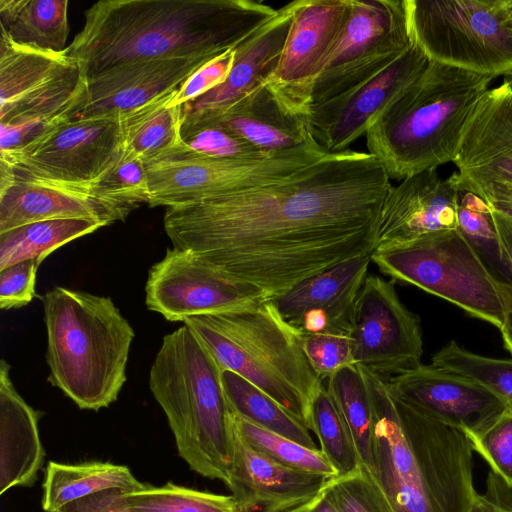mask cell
<instances>
[{
  "label": "cell",
  "instance_id": "obj_11",
  "mask_svg": "<svg viewBox=\"0 0 512 512\" xmlns=\"http://www.w3.org/2000/svg\"><path fill=\"white\" fill-rule=\"evenodd\" d=\"M123 154L121 113L79 117L49 128L30 144L0 162L9 165L14 180L37 181L86 194Z\"/></svg>",
  "mask_w": 512,
  "mask_h": 512
},
{
  "label": "cell",
  "instance_id": "obj_4",
  "mask_svg": "<svg viewBox=\"0 0 512 512\" xmlns=\"http://www.w3.org/2000/svg\"><path fill=\"white\" fill-rule=\"evenodd\" d=\"M495 77L429 60L368 128V153L397 180L452 162L469 116Z\"/></svg>",
  "mask_w": 512,
  "mask_h": 512
},
{
  "label": "cell",
  "instance_id": "obj_21",
  "mask_svg": "<svg viewBox=\"0 0 512 512\" xmlns=\"http://www.w3.org/2000/svg\"><path fill=\"white\" fill-rule=\"evenodd\" d=\"M218 56L141 59L106 69L86 79L85 102L78 118L133 110L179 89L198 69Z\"/></svg>",
  "mask_w": 512,
  "mask_h": 512
},
{
  "label": "cell",
  "instance_id": "obj_53",
  "mask_svg": "<svg viewBox=\"0 0 512 512\" xmlns=\"http://www.w3.org/2000/svg\"><path fill=\"white\" fill-rule=\"evenodd\" d=\"M503 83L510 89L512 92V70L503 74Z\"/></svg>",
  "mask_w": 512,
  "mask_h": 512
},
{
  "label": "cell",
  "instance_id": "obj_52",
  "mask_svg": "<svg viewBox=\"0 0 512 512\" xmlns=\"http://www.w3.org/2000/svg\"><path fill=\"white\" fill-rule=\"evenodd\" d=\"M503 1V8L504 12L506 14V18L512 27V0H502Z\"/></svg>",
  "mask_w": 512,
  "mask_h": 512
},
{
  "label": "cell",
  "instance_id": "obj_28",
  "mask_svg": "<svg viewBox=\"0 0 512 512\" xmlns=\"http://www.w3.org/2000/svg\"><path fill=\"white\" fill-rule=\"evenodd\" d=\"M145 486L124 465L100 461L78 464L49 461L44 476L42 507L46 512H58L71 502L101 491H134Z\"/></svg>",
  "mask_w": 512,
  "mask_h": 512
},
{
  "label": "cell",
  "instance_id": "obj_2",
  "mask_svg": "<svg viewBox=\"0 0 512 512\" xmlns=\"http://www.w3.org/2000/svg\"><path fill=\"white\" fill-rule=\"evenodd\" d=\"M276 13L254 0H103L85 11L66 51L86 79L134 60L218 56Z\"/></svg>",
  "mask_w": 512,
  "mask_h": 512
},
{
  "label": "cell",
  "instance_id": "obj_39",
  "mask_svg": "<svg viewBox=\"0 0 512 512\" xmlns=\"http://www.w3.org/2000/svg\"><path fill=\"white\" fill-rule=\"evenodd\" d=\"M87 193L132 211L143 203L148 204L150 191L145 162L122 156L114 168L88 188Z\"/></svg>",
  "mask_w": 512,
  "mask_h": 512
},
{
  "label": "cell",
  "instance_id": "obj_35",
  "mask_svg": "<svg viewBox=\"0 0 512 512\" xmlns=\"http://www.w3.org/2000/svg\"><path fill=\"white\" fill-rule=\"evenodd\" d=\"M119 498L137 512H238L231 496L198 491L172 483L119 491Z\"/></svg>",
  "mask_w": 512,
  "mask_h": 512
},
{
  "label": "cell",
  "instance_id": "obj_30",
  "mask_svg": "<svg viewBox=\"0 0 512 512\" xmlns=\"http://www.w3.org/2000/svg\"><path fill=\"white\" fill-rule=\"evenodd\" d=\"M177 90L121 113L123 158L145 162L182 141V106L170 105Z\"/></svg>",
  "mask_w": 512,
  "mask_h": 512
},
{
  "label": "cell",
  "instance_id": "obj_6",
  "mask_svg": "<svg viewBox=\"0 0 512 512\" xmlns=\"http://www.w3.org/2000/svg\"><path fill=\"white\" fill-rule=\"evenodd\" d=\"M149 387L181 458L196 473L227 484L235 453L232 413L219 366L187 325L163 337Z\"/></svg>",
  "mask_w": 512,
  "mask_h": 512
},
{
  "label": "cell",
  "instance_id": "obj_47",
  "mask_svg": "<svg viewBox=\"0 0 512 512\" xmlns=\"http://www.w3.org/2000/svg\"><path fill=\"white\" fill-rule=\"evenodd\" d=\"M120 489H109L71 502L58 512H137L119 498Z\"/></svg>",
  "mask_w": 512,
  "mask_h": 512
},
{
  "label": "cell",
  "instance_id": "obj_12",
  "mask_svg": "<svg viewBox=\"0 0 512 512\" xmlns=\"http://www.w3.org/2000/svg\"><path fill=\"white\" fill-rule=\"evenodd\" d=\"M85 95L86 78L66 49L20 45L1 32L0 125L78 118Z\"/></svg>",
  "mask_w": 512,
  "mask_h": 512
},
{
  "label": "cell",
  "instance_id": "obj_51",
  "mask_svg": "<svg viewBox=\"0 0 512 512\" xmlns=\"http://www.w3.org/2000/svg\"><path fill=\"white\" fill-rule=\"evenodd\" d=\"M471 512H502V510L487 501L483 495L478 494Z\"/></svg>",
  "mask_w": 512,
  "mask_h": 512
},
{
  "label": "cell",
  "instance_id": "obj_25",
  "mask_svg": "<svg viewBox=\"0 0 512 512\" xmlns=\"http://www.w3.org/2000/svg\"><path fill=\"white\" fill-rule=\"evenodd\" d=\"M131 211L81 191L15 179L0 192V233L54 219H89L107 226L125 220Z\"/></svg>",
  "mask_w": 512,
  "mask_h": 512
},
{
  "label": "cell",
  "instance_id": "obj_13",
  "mask_svg": "<svg viewBox=\"0 0 512 512\" xmlns=\"http://www.w3.org/2000/svg\"><path fill=\"white\" fill-rule=\"evenodd\" d=\"M410 43L403 0H351L347 20L315 80L310 110L383 71Z\"/></svg>",
  "mask_w": 512,
  "mask_h": 512
},
{
  "label": "cell",
  "instance_id": "obj_16",
  "mask_svg": "<svg viewBox=\"0 0 512 512\" xmlns=\"http://www.w3.org/2000/svg\"><path fill=\"white\" fill-rule=\"evenodd\" d=\"M351 0H297L278 63L266 85L289 112L307 117L315 80L349 14Z\"/></svg>",
  "mask_w": 512,
  "mask_h": 512
},
{
  "label": "cell",
  "instance_id": "obj_50",
  "mask_svg": "<svg viewBox=\"0 0 512 512\" xmlns=\"http://www.w3.org/2000/svg\"><path fill=\"white\" fill-rule=\"evenodd\" d=\"M511 292V306L507 321L500 330L505 349L512 355V279L507 280Z\"/></svg>",
  "mask_w": 512,
  "mask_h": 512
},
{
  "label": "cell",
  "instance_id": "obj_37",
  "mask_svg": "<svg viewBox=\"0 0 512 512\" xmlns=\"http://www.w3.org/2000/svg\"><path fill=\"white\" fill-rule=\"evenodd\" d=\"M232 413V412H231ZM236 433L253 450L283 466L336 477L337 472L320 449L307 448L293 440L258 427L232 413Z\"/></svg>",
  "mask_w": 512,
  "mask_h": 512
},
{
  "label": "cell",
  "instance_id": "obj_26",
  "mask_svg": "<svg viewBox=\"0 0 512 512\" xmlns=\"http://www.w3.org/2000/svg\"><path fill=\"white\" fill-rule=\"evenodd\" d=\"M370 262L371 254L348 259L268 301L293 329L304 313L320 310L329 316L335 330L350 332L351 312Z\"/></svg>",
  "mask_w": 512,
  "mask_h": 512
},
{
  "label": "cell",
  "instance_id": "obj_32",
  "mask_svg": "<svg viewBox=\"0 0 512 512\" xmlns=\"http://www.w3.org/2000/svg\"><path fill=\"white\" fill-rule=\"evenodd\" d=\"M89 219H54L0 233V271L26 260H43L59 247L105 227Z\"/></svg>",
  "mask_w": 512,
  "mask_h": 512
},
{
  "label": "cell",
  "instance_id": "obj_22",
  "mask_svg": "<svg viewBox=\"0 0 512 512\" xmlns=\"http://www.w3.org/2000/svg\"><path fill=\"white\" fill-rule=\"evenodd\" d=\"M234 437V461L226 485L238 512L293 511L313 501L333 478L278 464L249 447L235 430Z\"/></svg>",
  "mask_w": 512,
  "mask_h": 512
},
{
  "label": "cell",
  "instance_id": "obj_43",
  "mask_svg": "<svg viewBox=\"0 0 512 512\" xmlns=\"http://www.w3.org/2000/svg\"><path fill=\"white\" fill-rule=\"evenodd\" d=\"M473 193L490 208L498 259L512 274V184L492 183Z\"/></svg>",
  "mask_w": 512,
  "mask_h": 512
},
{
  "label": "cell",
  "instance_id": "obj_17",
  "mask_svg": "<svg viewBox=\"0 0 512 512\" xmlns=\"http://www.w3.org/2000/svg\"><path fill=\"white\" fill-rule=\"evenodd\" d=\"M428 57L413 42L383 71L351 91L310 110L316 143L327 153L349 149L374 119L423 72Z\"/></svg>",
  "mask_w": 512,
  "mask_h": 512
},
{
  "label": "cell",
  "instance_id": "obj_18",
  "mask_svg": "<svg viewBox=\"0 0 512 512\" xmlns=\"http://www.w3.org/2000/svg\"><path fill=\"white\" fill-rule=\"evenodd\" d=\"M460 191L456 171L442 178L436 169L408 176L391 186L382 203L373 251L458 228Z\"/></svg>",
  "mask_w": 512,
  "mask_h": 512
},
{
  "label": "cell",
  "instance_id": "obj_34",
  "mask_svg": "<svg viewBox=\"0 0 512 512\" xmlns=\"http://www.w3.org/2000/svg\"><path fill=\"white\" fill-rule=\"evenodd\" d=\"M309 430L316 434L320 450L337 476L351 474L361 466L351 433L324 385L311 401Z\"/></svg>",
  "mask_w": 512,
  "mask_h": 512
},
{
  "label": "cell",
  "instance_id": "obj_44",
  "mask_svg": "<svg viewBox=\"0 0 512 512\" xmlns=\"http://www.w3.org/2000/svg\"><path fill=\"white\" fill-rule=\"evenodd\" d=\"M458 229L478 252L480 248H489L497 254L496 236L490 208L475 193L460 191Z\"/></svg>",
  "mask_w": 512,
  "mask_h": 512
},
{
  "label": "cell",
  "instance_id": "obj_31",
  "mask_svg": "<svg viewBox=\"0 0 512 512\" xmlns=\"http://www.w3.org/2000/svg\"><path fill=\"white\" fill-rule=\"evenodd\" d=\"M221 383L235 415L265 430L317 449L309 429L254 384L230 371H221Z\"/></svg>",
  "mask_w": 512,
  "mask_h": 512
},
{
  "label": "cell",
  "instance_id": "obj_48",
  "mask_svg": "<svg viewBox=\"0 0 512 512\" xmlns=\"http://www.w3.org/2000/svg\"><path fill=\"white\" fill-rule=\"evenodd\" d=\"M484 498L502 511L512 510V488L505 480L490 470Z\"/></svg>",
  "mask_w": 512,
  "mask_h": 512
},
{
  "label": "cell",
  "instance_id": "obj_33",
  "mask_svg": "<svg viewBox=\"0 0 512 512\" xmlns=\"http://www.w3.org/2000/svg\"><path fill=\"white\" fill-rule=\"evenodd\" d=\"M326 388L351 433L361 465L373 473V405L362 369L354 364L339 369L327 379Z\"/></svg>",
  "mask_w": 512,
  "mask_h": 512
},
{
  "label": "cell",
  "instance_id": "obj_23",
  "mask_svg": "<svg viewBox=\"0 0 512 512\" xmlns=\"http://www.w3.org/2000/svg\"><path fill=\"white\" fill-rule=\"evenodd\" d=\"M296 4L297 0L278 9L273 18L235 47V60L227 78L182 105V121L216 115L269 79L282 52Z\"/></svg>",
  "mask_w": 512,
  "mask_h": 512
},
{
  "label": "cell",
  "instance_id": "obj_38",
  "mask_svg": "<svg viewBox=\"0 0 512 512\" xmlns=\"http://www.w3.org/2000/svg\"><path fill=\"white\" fill-rule=\"evenodd\" d=\"M324 493L338 512H395L371 471H356L329 480Z\"/></svg>",
  "mask_w": 512,
  "mask_h": 512
},
{
  "label": "cell",
  "instance_id": "obj_46",
  "mask_svg": "<svg viewBox=\"0 0 512 512\" xmlns=\"http://www.w3.org/2000/svg\"><path fill=\"white\" fill-rule=\"evenodd\" d=\"M234 60L235 48L202 66L177 90L170 105L182 106L221 84L227 78Z\"/></svg>",
  "mask_w": 512,
  "mask_h": 512
},
{
  "label": "cell",
  "instance_id": "obj_9",
  "mask_svg": "<svg viewBox=\"0 0 512 512\" xmlns=\"http://www.w3.org/2000/svg\"><path fill=\"white\" fill-rule=\"evenodd\" d=\"M410 42L429 60L480 74L512 70L502 0H403Z\"/></svg>",
  "mask_w": 512,
  "mask_h": 512
},
{
  "label": "cell",
  "instance_id": "obj_49",
  "mask_svg": "<svg viewBox=\"0 0 512 512\" xmlns=\"http://www.w3.org/2000/svg\"><path fill=\"white\" fill-rule=\"evenodd\" d=\"M290 512H338L327 498L324 490L310 503Z\"/></svg>",
  "mask_w": 512,
  "mask_h": 512
},
{
  "label": "cell",
  "instance_id": "obj_15",
  "mask_svg": "<svg viewBox=\"0 0 512 512\" xmlns=\"http://www.w3.org/2000/svg\"><path fill=\"white\" fill-rule=\"evenodd\" d=\"M145 293L147 308L172 322L268 299L260 288L227 275L188 250L174 247L150 268Z\"/></svg>",
  "mask_w": 512,
  "mask_h": 512
},
{
  "label": "cell",
  "instance_id": "obj_1",
  "mask_svg": "<svg viewBox=\"0 0 512 512\" xmlns=\"http://www.w3.org/2000/svg\"><path fill=\"white\" fill-rule=\"evenodd\" d=\"M370 153H330L287 178L166 208L172 247L272 298L343 261L371 254L391 188Z\"/></svg>",
  "mask_w": 512,
  "mask_h": 512
},
{
  "label": "cell",
  "instance_id": "obj_5",
  "mask_svg": "<svg viewBox=\"0 0 512 512\" xmlns=\"http://www.w3.org/2000/svg\"><path fill=\"white\" fill-rule=\"evenodd\" d=\"M48 381L80 409L115 402L135 332L110 297L56 286L42 295Z\"/></svg>",
  "mask_w": 512,
  "mask_h": 512
},
{
  "label": "cell",
  "instance_id": "obj_3",
  "mask_svg": "<svg viewBox=\"0 0 512 512\" xmlns=\"http://www.w3.org/2000/svg\"><path fill=\"white\" fill-rule=\"evenodd\" d=\"M373 405L374 472L395 512H471L478 495L467 435L394 396L362 370Z\"/></svg>",
  "mask_w": 512,
  "mask_h": 512
},
{
  "label": "cell",
  "instance_id": "obj_10",
  "mask_svg": "<svg viewBox=\"0 0 512 512\" xmlns=\"http://www.w3.org/2000/svg\"><path fill=\"white\" fill-rule=\"evenodd\" d=\"M330 153L318 144L256 159L205 155L183 140L145 161L150 207L192 204L289 177Z\"/></svg>",
  "mask_w": 512,
  "mask_h": 512
},
{
  "label": "cell",
  "instance_id": "obj_29",
  "mask_svg": "<svg viewBox=\"0 0 512 512\" xmlns=\"http://www.w3.org/2000/svg\"><path fill=\"white\" fill-rule=\"evenodd\" d=\"M67 0H0V27L13 42L62 52L69 34Z\"/></svg>",
  "mask_w": 512,
  "mask_h": 512
},
{
  "label": "cell",
  "instance_id": "obj_41",
  "mask_svg": "<svg viewBox=\"0 0 512 512\" xmlns=\"http://www.w3.org/2000/svg\"><path fill=\"white\" fill-rule=\"evenodd\" d=\"M181 137L192 149L212 157L256 159L271 155L212 123L181 124Z\"/></svg>",
  "mask_w": 512,
  "mask_h": 512
},
{
  "label": "cell",
  "instance_id": "obj_20",
  "mask_svg": "<svg viewBox=\"0 0 512 512\" xmlns=\"http://www.w3.org/2000/svg\"><path fill=\"white\" fill-rule=\"evenodd\" d=\"M386 381L397 398L465 434L483 428L510 407L478 383L431 364Z\"/></svg>",
  "mask_w": 512,
  "mask_h": 512
},
{
  "label": "cell",
  "instance_id": "obj_8",
  "mask_svg": "<svg viewBox=\"0 0 512 512\" xmlns=\"http://www.w3.org/2000/svg\"><path fill=\"white\" fill-rule=\"evenodd\" d=\"M380 271L417 286L501 330L508 318L507 280L488 268L478 250L456 228L371 253Z\"/></svg>",
  "mask_w": 512,
  "mask_h": 512
},
{
  "label": "cell",
  "instance_id": "obj_27",
  "mask_svg": "<svg viewBox=\"0 0 512 512\" xmlns=\"http://www.w3.org/2000/svg\"><path fill=\"white\" fill-rule=\"evenodd\" d=\"M41 412L17 392L10 365L0 362V494L16 486H30L44 460L39 436Z\"/></svg>",
  "mask_w": 512,
  "mask_h": 512
},
{
  "label": "cell",
  "instance_id": "obj_40",
  "mask_svg": "<svg viewBox=\"0 0 512 512\" xmlns=\"http://www.w3.org/2000/svg\"><path fill=\"white\" fill-rule=\"evenodd\" d=\"M466 435L473 451L512 488V407L483 428Z\"/></svg>",
  "mask_w": 512,
  "mask_h": 512
},
{
  "label": "cell",
  "instance_id": "obj_45",
  "mask_svg": "<svg viewBox=\"0 0 512 512\" xmlns=\"http://www.w3.org/2000/svg\"><path fill=\"white\" fill-rule=\"evenodd\" d=\"M36 260H26L0 271V308L18 309L29 304L36 296Z\"/></svg>",
  "mask_w": 512,
  "mask_h": 512
},
{
  "label": "cell",
  "instance_id": "obj_36",
  "mask_svg": "<svg viewBox=\"0 0 512 512\" xmlns=\"http://www.w3.org/2000/svg\"><path fill=\"white\" fill-rule=\"evenodd\" d=\"M431 365L478 383L512 407V359L482 356L452 340L433 355Z\"/></svg>",
  "mask_w": 512,
  "mask_h": 512
},
{
  "label": "cell",
  "instance_id": "obj_14",
  "mask_svg": "<svg viewBox=\"0 0 512 512\" xmlns=\"http://www.w3.org/2000/svg\"><path fill=\"white\" fill-rule=\"evenodd\" d=\"M349 336L353 363L384 379L421 364L420 322L400 301L393 279L367 275L353 305Z\"/></svg>",
  "mask_w": 512,
  "mask_h": 512
},
{
  "label": "cell",
  "instance_id": "obj_54",
  "mask_svg": "<svg viewBox=\"0 0 512 512\" xmlns=\"http://www.w3.org/2000/svg\"><path fill=\"white\" fill-rule=\"evenodd\" d=\"M502 512H512V510H509V511H502Z\"/></svg>",
  "mask_w": 512,
  "mask_h": 512
},
{
  "label": "cell",
  "instance_id": "obj_42",
  "mask_svg": "<svg viewBox=\"0 0 512 512\" xmlns=\"http://www.w3.org/2000/svg\"><path fill=\"white\" fill-rule=\"evenodd\" d=\"M349 333L326 331L301 335L303 351L321 380L324 381L339 369L354 364Z\"/></svg>",
  "mask_w": 512,
  "mask_h": 512
},
{
  "label": "cell",
  "instance_id": "obj_24",
  "mask_svg": "<svg viewBox=\"0 0 512 512\" xmlns=\"http://www.w3.org/2000/svg\"><path fill=\"white\" fill-rule=\"evenodd\" d=\"M196 123L219 125L267 154L317 144L308 118L285 109L266 82L216 115L181 121V124Z\"/></svg>",
  "mask_w": 512,
  "mask_h": 512
},
{
  "label": "cell",
  "instance_id": "obj_19",
  "mask_svg": "<svg viewBox=\"0 0 512 512\" xmlns=\"http://www.w3.org/2000/svg\"><path fill=\"white\" fill-rule=\"evenodd\" d=\"M463 191L512 184V92L488 89L469 116L452 161Z\"/></svg>",
  "mask_w": 512,
  "mask_h": 512
},
{
  "label": "cell",
  "instance_id": "obj_7",
  "mask_svg": "<svg viewBox=\"0 0 512 512\" xmlns=\"http://www.w3.org/2000/svg\"><path fill=\"white\" fill-rule=\"evenodd\" d=\"M220 370L233 371L303 423L323 380L310 365L301 335L267 300L226 312L186 319Z\"/></svg>",
  "mask_w": 512,
  "mask_h": 512
}]
</instances>
